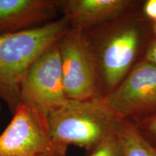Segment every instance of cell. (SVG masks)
I'll return each instance as SVG.
<instances>
[{
	"label": "cell",
	"instance_id": "6da1fadb",
	"mask_svg": "<svg viewBox=\"0 0 156 156\" xmlns=\"http://www.w3.org/2000/svg\"><path fill=\"white\" fill-rule=\"evenodd\" d=\"M84 31L95 58L102 98L143 59L155 36L153 23L144 16L142 7Z\"/></svg>",
	"mask_w": 156,
	"mask_h": 156
},
{
	"label": "cell",
	"instance_id": "7a4b0ae2",
	"mask_svg": "<svg viewBox=\"0 0 156 156\" xmlns=\"http://www.w3.org/2000/svg\"><path fill=\"white\" fill-rule=\"evenodd\" d=\"M69 28L61 17L38 28L0 35V101L12 114L21 103V83L28 68Z\"/></svg>",
	"mask_w": 156,
	"mask_h": 156
},
{
	"label": "cell",
	"instance_id": "3957f363",
	"mask_svg": "<svg viewBox=\"0 0 156 156\" xmlns=\"http://www.w3.org/2000/svg\"><path fill=\"white\" fill-rule=\"evenodd\" d=\"M101 99L69 100L48 116L53 139L90 153L106 135L116 131L119 121Z\"/></svg>",
	"mask_w": 156,
	"mask_h": 156
},
{
	"label": "cell",
	"instance_id": "277c9868",
	"mask_svg": "<svg viewBox=\"0 0 156 156\" xmlns=\"http://www.w3.org/2000/svg\"><path fill=\"white\" fill-rule=\"evenodd\" d=\"M67 149L53 139L48 117L23 103L0 134V156H67Z\"/></svg>",
	"mask_w": 156,
	"mask_h": 156
},
{
	"label": "cell",
	"instance_id": "5b68a950",
	"mask_svg": "<svg viewBox=\"0 0 156 156\" xmlns=\"http://www.w3.org/2000/svg\"><path fill=\"white\" fill-rule=\"evenodd\" d=\"M57 44L67 98H102L96 64L85 31L70 28Z\"/></svg>",
	"mask_w": 156,
	"mask_h": 156
},
{
	"label": "cell",
	"instance_id": "8992f818",
	"mask_svg": "<svg viewBox=\"0 0 156 156\" xmlns=\"http://www.w3.org/2000/svg\"><path fill=\"white\" fill-rule=\"evenodd\" d=\"M20 101L47 117L69 101L57 42L45 50L28 68L21 83Z\"/></svg>",
	"mask_w": 156,
	"mask_h": 156
},
{
	"label": "cell",
	"instance_id": "52a82bcc",
	"mask_svg": "<svg viewBox=\"0 0 156 156\" xmlns=\"http://www.w3.org/2000/svg\"><path fill=\"white\" fill-rule=\"evenodd\" d=\"M103 102L119 119L137 122L156 115V65L142 59Z\"/></svg>",
	"mask_w": 156,
	"mask_h": 156
},
{
	"label": "cell",
	"instance_id": "ba28073f",
	"mask_svg": "<svg viewBox=\"0 0 156 156\" xmlns=\"http://www.w3.org/2000/svg\"><path fill=\"white\" fill-rule=\"evenodd\" d=\"M62 17L70 28L87 30L139 9L144 1L137 0H56Z\"/></svg>",
	"mask_w": 156,
	"mask_h": 156
},
{
	"label": "cell",
	"instance_id": "9c48e42d",
	"mask_svg": "<svg viewBox=\"0 0 156 156\" xmlns=\"http://www.w3.org/2000/svg\"><path fill=\"white\" fill-rule=\"evenodd\" d=\"M58 13L56 0H0V35L38 28Z\"/></svg>",
	"mask_w": 156,
	"mask_h": 156
},
{
	"label": "cell",
	"instance_id": "30bf717a",
	"mask_svg": "<svg viewBox=\"0 0 156 156\" xmlns=\"http://www.w3.org/2000/svg\"><path fill=\"white\" fill-rule=\"evenodd\" d=\"M116 132L125 156H156V147L142 136L132 121L121 119Z\"/></svg>",
	"mask_w": 156,
	"mask_h": 156
},
{
	"label": "cell",
	"instance_id": "8fae6325",
	"mask_svg": "<svg viewBox=\"0 0 156 156\" xmlns=\"http://www.w3.org/2000/svg\"><path fill=\"white\" fill-rule=\"evenodd\" d=\"M87 156H125L117 132H112L105 136Z\"/></svg>",
	"mask_w": 156,
	"mask_h": 156
},
{
	"label": "cell",
	"instance_id": "7c38bea8",
	"mask_svg": "<svg viewBox=\"0 0 156 156\" xmlns=\"http://www.w3.org/2000/svg\"><path fill=\"white\" fill-rule=\"evenodd\" d=\"M134 123L142 136L156 147V115Z\"/></svg>",
	"mask_w": 156,
	"mask_h": 156
},
{
	"label": "cell",
	"instance_id": "4fadbf2b",
	"mask_svg": "<svg viewBox=\"0 0 156 156\" xmlns=\"http://www.w3.org/2000/svg\"><path fill=\"white\" fill-rule=\"evenodd\" d=\"M142 12L144 16L151 22H156V0H147L143 2Z\"/></svg>",
	"mask_w": 156,
	"mask_h": 156
},
{
	"label": "cell",
	"instance_id": "5bb4252c",
	"mask_svg": "<svg viewBox=\"0 0 156 156\" xmlns=\"http://www.w3.org/2000/svg\"><path fill=\"white\" fill-rule=\"evenodd\" d=\"M143 60L156 65V36H154L146 48Z\"/></svg>",
	"mask_w": 156,
	"mask_h": 156
},
{
	"label": "cell",
	"instance_id": "9a60e30c",
	"mask_svg": "<svg viewBox=\"0 0 156 156\" xmlns=\"http://www.w3.org/2000/svg\"><path fill=\"white\" fill-rule=\"evenodd\" d=\"M153 32L155 36H156V22L153 23Z\"/></svg>",
	"mask_w": 156,
	"mask_h": 156
},
{
	"label": "cell",
	"instance_id": "2e32d148",
	"mask_svg": "<svg viewBox=\"0 0 156 156\" xmlns=\"http://www.w3.org/2000/svg\"><path fill=\"white\" fill-rule=\"evenodd\" d=\"M1 111H2V104H1V101H0V115H1Z\"/></svg>",
	"mask_w": 156,
	"mask_h": 156
},
{
	"label": "cell",
	"instance_id": "e0dca14e",
	"mask_svg": "<svg viewBox=\"0 0 156 156\" xmlns=\"http://www.w3.org/2000/svg\"><path fill=\"white\" fill-rule=\"evenodd\" d=\"M43 156H46V155H43Z\"/></svg>",
	"mask_w": 156,
	"mask_h": 156
}]
</instances>
